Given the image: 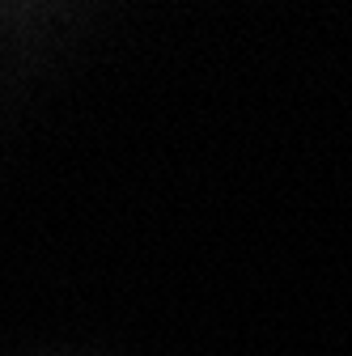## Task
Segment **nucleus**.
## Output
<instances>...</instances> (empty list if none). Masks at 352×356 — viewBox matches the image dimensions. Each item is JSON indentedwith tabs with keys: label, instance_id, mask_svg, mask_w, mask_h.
Returning a JSON list of instances; mask_svg holds the SVG:
<instances>
[]
</instances>
